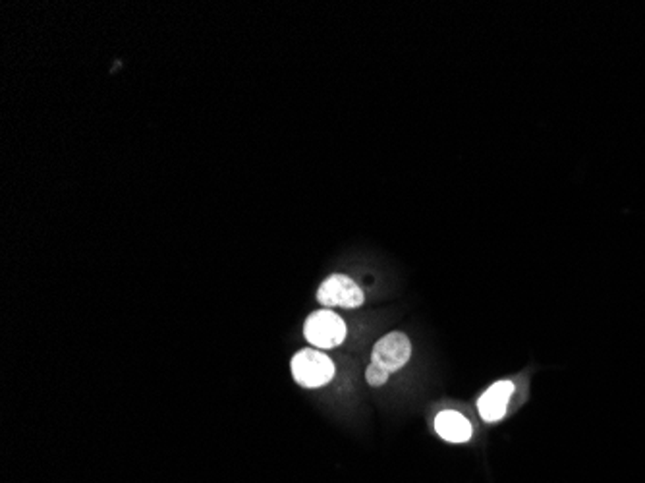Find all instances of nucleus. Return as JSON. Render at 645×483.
<instances>
[{
	"label": "nucleus",
	"mask_w": 645,
	"mask_h": 483,
	"mask_svg": "<svg viewBox=\"0 0 645 483\" xmlns=\"http://www.w3.org/2000/svg\"><path fill=\"white\" fill-rule=\"evenodd\" d=\"M435 432L449 443H466L472 439V424L468 418L457 410H442L435 418Z\"/></svg>",
	"instance_id": "6"
},
{
	"label": "nucleus",
	"mask_w": 645,
	"mask_h": 483,
	"mask_svg": "<svg viewBox=\"0 0 645 483\" xmlns=\"http://www.w3.org/2000/svg\"><path fill=\"white\" fill-rule=\"evenodd\" d=\"M411 356V342L404 333L393 331L379 339L372 352V364L385 370L387 373H395L402 370Z\"/></svg>",
	"instance_id": "4"
},
{
	"label": "nucleus",
	"mask_w": 645,
	"mask_h": 483,
	"mask_svg": "<svg viewBox=\"0 0 645 483\" xmlns=\"http://www.w3.org/2000/svg\"><path fill=\"white\" fill-rule=\"evenodd\" d=\"M317 302L325 308H359L365 302V294L346 275H331L317 290Z\"/></svg>",
	"instance_id": "3"
},
{
	"label": "nucleus",
	"mask_w": 645,
	"mask_h": 483,
	"mask_svg": "<svg viewBox=\"0 0 645 483\" xmlns=\"http://www.w3.org/2000/svg\"><path fill=\"white\" fill-rule=\"evenodd\" d=\"M512 393H514L512 381H496L480 396L478 410L485 422L495 424L504 418Z\"/></svg>",
	"instance_id": "5"
},
{
	"label": "nucleus",
	"mask_w": 645,
	"mask_h": 483,
	"mask_svg": "<svg viewBox=\"0 0 645 483\" xmlns=\"http://www.w3.org/2000/svg\"><path fill=\"white\" fill-rule=\"evenodd\" d=\"M388 377H390V373H387L385 370H380V367H377L373 364L367 365V370H365V381L369 385H372V387L385 385L388 381Z\"/></svg>",
	"instance_id": "7"
},
{
	"label": "nucleus",
	"mask_w": 645,
	"mask_h": 483,
	"mask_svg": "<svg viewBox=\"0 0 645 483\" xmlns=\"http://www.w3.org/2000/svg\"><path fill=\"white\" fill-rule=\"evenodd\" d=\"M292 375L305 388H319L333 381L334 364L329 356L317 349H303L292 358Z\"/></svg>",
	"instance_id": "1"
},
{
	"label": "nucleus",
	"mask_w": 645,
	"mask_h": 483,
	"mask_svg": "<svg viewBox=\"0 0 645 483\" xmlns=\"http://www.w3.org/2000/svg\"><path fill=\"white\" fill-rule=\"evenodd\" d=\"M303 337L317 350L336 349L346 339V323L331 310L313 311L303 323Z\"/></svg>",
	"instance_id": "2"
}]
</instances>
